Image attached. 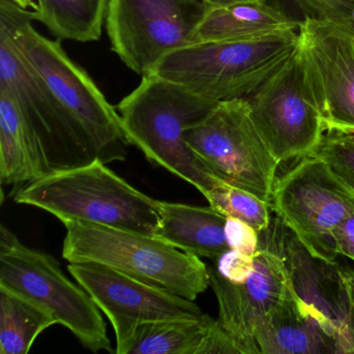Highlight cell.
Masks as SVG:
<instances>
[{"label":"cell","instance_id":"cell-30","mask_svg":"<svg viewBox=\"0 0 354 354\" xmlns=\"http://www.w3.org/2000/svg\"><path fill=\"white\" fill-rule=\"evenodd\" d=\"M12 1L26 10H28V8H35L36 6V3H34V0H12Z\"/></svg>","mask_w":354,"mask_h":354},{"label":"cell","instance_id":"cell-31","mask_svg":"<svg viewBox=\"0 0 354 354\" xmlns=\"http://www.w3.org/2000/svg\"><path fill=\"white\" fill-rule=\"evenodd\" d=\"M351 21H352V24H353V26H354V7H353V10H352V13H351Z\"/></svg>","mask_w":354,"mask_h":354},{"label":"cell","instance_id":"cell-23","mask_svg":"<svg viewBox=\"0 0 354 354\" xmlns=\"http://www.w3.org/2000/svg\"><path fill=\"white\" fill-rule=\"evenodd\" d=\"M310 156L326 163L354 190V133L327 130Z\"/></svg>","mask_w":354,"mask_h":354},{"label":"cell","instance_id":"cell-7","mask_svg":"<svg viewBox=\"0 0 354 354\" xmlns=\"http://www.w3.org/2000/svg\"><path fill=\"white\" fill-rule=\"evenodd\" d=\"M270 206L313 259L335 265L333 232L354 215V190L326 163L301 158L275 182Z\"/></svg>","mask_w":354,"mask_h":354},{"label":"cell","instance_id":"cell-16","mask_svg":"<svg viewBox=\"0 0 354 354\" xmlns=\"http://www.w3.org/2000/svg\"><path fill=\"white\" fill-rule=\"evenodd\" d=\"M117 354H240L233 339L209 315L138 325Z\"/></svg>","mask_w":354,"mask_h":354},{"label":"cell","instance_id":"cell-18","mask_svg":"<svg viewBox=\"0 0 354 354\" xmlns=\"http://www.w3.org/2000/svg\"><path fill=\"white\" fill-rule=\"evenodd\" d=\"M225 221L227 216L210 205L198 207L159 201L155 237L186 254L216 261L230 250Z\"/></svg>","mask_w":354,"mask_h":354},{"label":"cell","instance_id":"cell-9","mask_svg":"<svg viewBox=\"0 0 354 354\" xmlns=\"http://www.w3.org/2000/svg\"><path fill=\"white\" fill-rule=\"evenodd\" d=\"M212 8L204 0H109L111 49L130 70L147 75L163 57L192 44Z\"/></svg>","mask_w":354,"mask_h":354},{"label":"cell","instance_id":"cell-15","mask_svg":"<svg viewBox=\"0 0 354 354\" xmlns=\"http://www.w3.org/2000/svg\"><path fill=\"white\" fill-rule=\"evenodd\" d=\"M254 345L258 354L346 353L339 327L301 296L259 329Z\"/></svg>","mask_w":354,"mask_h":354},{"label":"cell","instance_id":"cell-3","mask_svg":"<svg viewBox=\"0 0 354 354\" xmlns=\"http://www.w3.org/2000/svg\"><path fill=\"white\" fill-rule=\"evenodd\" d=\"M14 201L47 211L62 223L82 221L154 237L159 221V201L100 160L48 174L18 190Z\"/></svg>","mask_w":354,"mask_h":354},{"label":"cell","instance_id":"cell-27","mask_svg":"<svg viewBox=\"0 0 354 354\" xmlns=\"http://www.w3.org/2000/svg\"><path fill=\"white\" fill-rule=\"evenodd\" d=\"M333 240L337 256L346 257L354 262V215L344 219L335 227Z\"/></svg>","mask_w":354,"mask_h":354},{"label":"cell","instance_id":"cell-4","mask_svg":"<svg viewBox=\"0 0 354 354\" xmlns=\"http://www.w3.org/2000/svg\"><path fill=\"white\" fill-rule=\"evenodd\" d=\"M299 44L298 32L194 43L163 57L151 73L212 102L252 96Z\"/></svg>","mask_w":354,"mask_h":354},{"label":"cell","instance_id":"cell-1","mask_svg":"<svg viewBox=\"0 0 354 354\" xmlns=\"http://www.w3.org/2000/svg\"><path fill=\"white\" fill-rule=\"evenodd\" d=\"M32 12L0 0V26L11 35L26 63L42 78L71 122L93 160L124 161L129 146L121 118L91 76L70 59L61 41L34 28Z\"/></svg>","mask_w":354,"mask_h":354},{"label":"cell","instance_id":"cell-2","mask_svg":"<svg viewBox=\"0 0 354 354\" xmlns=\"http://www.w3.org/2000/svg\"><path fill=\"white\" fill-rule=\"evenodd\" d=\"M218 103L190 92L153 73L118 105L130 145L155 165L192 184L203 196L217 182L188 146V130L204 121Z\"/></svg>","mask_w":354,"mask_h":354},{"label":"cell","instance_id":"cell-8","mask_svg":"<svg viewBox=\"0 0 354 354\" xmlns=\"http://www.w3.org/2000/svg\"><path fill=\"white\" fill-rule=\"evenodd\" d=\"M185 140L215 177L270 204L281 163L261 136L248 98L219 102Z\"/></svg>","mask_w":354,"mask_h":354},{"label":"cell","instance_id":"cell-29","mask_svg":"<svg viewBox=\"0 0 354 354\" xmlns=\"http://www.w3.org/2000/svg\"><path fill=\"white\" fill-rule=\"evenodd\" d=\"M208 5L213 8L229 7V6L237 5L243 3H260L266 0H204Z\"/></svg>","mask_w":354,"mask_h":354},{"label":"cell","instance_id":"cell-26","mask_svg":"<svg viewBox=\"0 0 354 354\" xmlns=\"http://www.w3.org/2000/svg\"><path fill=\"white\" fill-rule=\"evenodd\" d=\"M225 237L230 248L254 256L260 246V233L241 219L227 216L225 221Z\"/></svg>","mask_w":354,"mask_h":354},{"label":"cell","instance_id":"cell-11","mask_svg":"<svg viewBox=\"0 0 354 354\" xmlns=\"http://www.w3.org/2000/svg\"><path fill=\"white\" fill-rule=\"evenodd\" d=\"M208 270L218 302L219 324L240 354H258L254 337L259 329L300 297L281 250L260 239L254 271L243 283L227 281L214 265Z\"/></svg>","mask_w":354,"mask_h":354},{"label":"cell","instance_id":"cell-25","mask_svg":"<svg viewBox=\"0 0 354 354\" xmlns=\"http://www.w3.org/2000/svg\"><path fill=\"white\" fill-rule=\"evenodd\" d=\"M215 268L221 277L234 283H243L254 269V256L230 248L215 261Z\"/></svg>","mask_w":354,"mask_h":354},{"label":"cell","instance_id":"cell-10","mask_svg":"<svg viewBox=\"0 0 354 354\" xmlns=\"http://www.w3.org/2000/svg\"><path fill=\"white\" fill-rule=\"evenodd\" d=\"M248 99L252 120L279 163L310 156L325 128L299 46Z\"/></svg>","mask_w":354,"mask_h":354},{"label":"cell","instance_id":"cell-12","mask_svg":"<svg viewBox=\"0 0 354 354\" xmlns=\"http://www.w3.org/2000/svg\"><path fill=\"white\" fill-rule=\"evenodd\" d=\"M0 88L13 96L38 136L50 173L94 162L65 111L42 78L20 55L3 26H0Z\"/></svg>","mask_w":354,"mask_h":354},{"label":"cell","instance_id":"cell-5","mask_svg":"<svg viewBox=\"0 0 354 354\" xmlns=\"http://www.w3.org/2000/svg\"><path fill=\"white\" fill-rule=\"evenodd\" d=\"M63 223V258L69 263L105 265L194 301L211 286L208 266L201 258L154 236L82 221Z\"/></svg>","mask_w":354,"mask_h":354},{"label":"cell","instance_id":"cell-21","mask_svg":"<svg viewBox=\"0 0 354 354\" xmlns=\"http://www.w3.org/2000/svg\"><path fill=\"white\" fill-rule=\"evenodd\" d=\"M57 324L44 306L0 285V353L26 354L37 337Z\"/></svg>","mask_w":354,"mask_h":354},{"label":"cell","instance_id":"cell-20","mask_svg":"<svg viewBox=\"0 0 354 354\" xmlns=\"http://www.w3.org/2000/svg\"><path fill=\"white\" fill-rule=\"evenodd\" d=\"M109 0H38L32 12L55 40L94 42L102 36Z\"/></svg>","mask_w":354,"mask_h":354},{"label":"cell","instance_id":"cell-14","mask_svg":"<svg viewBox=\"0 0 354 354\" xmlns=\"http://www.w3.org/2000/svg\"><path fill=\"white\" fill-rule=\"evenodd\" d=\"M68 270L104 313L117 344L138 325L204 315L194 300L181 297L98 263H70Z\"/></svg>","mask_w":354,"mask_h":354},{"label":"cell","instance_id":"cell-28","mask_svg":"<svg viewBox=\"0 0 354 354\" xmlns=\"http://www.w3.org/2000/svg\"><path fill=\"white\" fill-rule=\"evenodd\" d=\"M337 273L347 306L348 323L354 346V269L349 266H342L337 268Z\"/></svg>","mask_w":354,"mask_h":354},{"label":"cell","instance_id":"cell-13","mask_svg":"<svg viewBox=\"0 0 354 354\" xmlns=\"http://www.w3.org/2000/svg\"><path fill=\"white\" fill-rule=\"evenodd\" d=\"M298 35L325 131L354 133L353 24L306 17Z\"/></svg>","mask_w":354,"mask_h":354},{"label":"cell","instance_id":"cell-22","mask_svg":"<svg viewBox=\"0 0 354 354\" xmlns=\"http://www.w3.org/2000/svg\"><path fill=\"white\" fill-rule=\"evenodd\" d=\"M204 196L213 208L227 217L241 219L259 233L270 227V204L248 190L219 180Z\"/></svg>","mask_w":354,"mask_h":354},{"label":"cell","instance_id":"cell-6","mask_svg":"<svg viewBox=\"0 0 354 354\" xmlns=\"http://www.w3.org/2000/svg\"><path fill=\"white\" fill-rule=\"evenodd\" d=\"M0 285L44 306L93 352H113L106 324L90 294L68 279L51 254L28 248L0 229Z\"/></svg>","mask_w":354,"mask_h":354},{"label":"cell","instance_id":"cell-17","mask_svg":"<svg viewBox=\"0 0 354 354\" xmlns=\"http://www.w3.org/2000/svg\"><path fill=\"white\" fill-rule=\"evenodd\" d=\"M50 174L38 136L15 99L0 88V181L13 186L14 194Z\"/></svg>","mask_w":354,"mask_h":354},{"label":"cell","instance_id":"cell-19","mask_svg":"<svg viewBox=\"0 0 354 354\" xmlns=\"http://www.w3.org/2000/svg\"><path fill=\"white\" fill-rule=\"evenodd\" d=\"M301 21L292 19L266 1L212 8L194 35V43L239 41L277 32H298Z\"/></svg>","mask_w":354,"mask_h":354},{"label":"cell","instance_id":"cell-24","mask_svg":"<svg viewBox=\"0 0 354 354\" xmlns=\"http://www.w3.org/2000/svg\"><path fill=\"white\" fill-rule=\"evenodd\" d=\"M306 17L351 24L354 0H293Z\"/></svg>","mask_w":354,"mask_h":354}]
</instances>
